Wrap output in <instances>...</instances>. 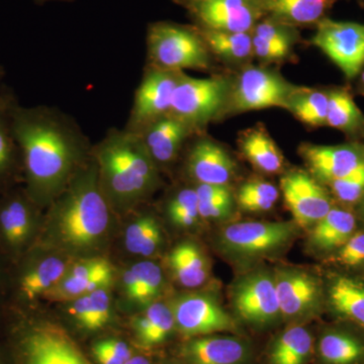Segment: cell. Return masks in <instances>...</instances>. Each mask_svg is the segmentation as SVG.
I'll list each match as a JSON object with an SVG mask.
<instances>
[{
    "instance_id": "45",
    "label": "cell",
    "mask_w": 364,
    "mask_h": 364,
    "mask_svg": "<svg viewBox=\"0 0 364 364\" xmlns=\"http://www.w3.org/2000/svg\"><path fill=\"white\" fill-rule=\"evenodd\" d=\"M109 265L111 264L107 260L102 259V258L83 260L74 265L67 275L74 277H90L93 273L100 272V270L104 269Z\"/></svg>"
},
{
    "instance_id": "22",
    "label": "cell",
    "mask_w": 364,
    "mask_h": 364,
    "mask_svg": "<svg viewBox=\"0 0 364 364\" xmlns=\"http://www.w3.org/2000/svg\"><path fill=\"white\" fill-rule=\"evenodd\" d=\"M339 0H261L264 16L293 26H316Z\"/></svg>"
},
{
    "instance_id": "36",
    "label": "cell",
    "mask_w": 364,
    "mask_h": 364,
    "mask_svg": "<svg viewBox=\"0 0 364 364\" xmlns=\"http://www.w3.org/2000/svg\"><path fill=\"white\" fill-rule=\"evenodd\" d=\"M162 243V232L152 215H143L132 223L124 233V245L130 253L151 256Z\"/></svg>"
},
{
    "instance_id": "14",
    "label": "cell",
    "mask_w": 364,
    "mask_h": 364,
    "mask_svg": "<svg viewBox=\"0 0 364 364\" xmlns=\"http://www.w3.org/2000/svg\"><path fill=\"white\" fill-rule=\"evenodd\" d=\"M280 189L299 226H314L332 208L325 189L315 177L303 170H294L282 177Z\"/></svg>"
},
{
    "instance_id": "42",
    "label": "cell",
    "mask_w": 364,
    "mask_h": 364,
    "mask_svg": "<svg viewBox=\"0 0 364 364\" xmlns=\"http://www.w3.org/2000/svg\"><path fill=\"white\" fill-rule=\"evenodd\" d=\"M253 57L261 65H270V64L282 63L289 61L294 56L293 50L287 49L282 46L273 44L253 35Z\"/></svg>"
},
{
    "instance_id": "17",
    "label": "cell",
    "mask_w": 364,
    "mask_h": 364,
    "mask_svg": "<svg viewBox=\"0 0 364 364\" xmlns=\"http://www.w3.org/2000/svg\"><path fill=\"white\" fill-rule=\"evenodd\" d=\"M251 355L247 341L228 335L193 337L179 348V356L186 364H248Z\"/></svg>"
},
{
    "instance_id": "3",
    "label": "cell",
    "mask_w": 364,
    "mask_h": 364,
    "mask_svg": "<svg viewBox=\"0 0 364 364\" xmlns=\"http://www.w3.org/2000/svg\"><path fill=\"white\" fill-rule=\"evenodd\" d=\"M53 203L50 231H56L62 245L74 251L95 247L107 234L109 203L98 181L97 163L91 154Z\"/></svg>"
},
{
    "instance_id": "19",
    "label": "cell",
    "mask_w": 364,
    "mask_h": 364,
    "mask_svg": "<svg viewBox=\"0 0 364 364\" xmlns=\"http://www.w3.org/2000/svg\"><path fill=\"white\" fill-rule=\"evenodd\" d=\"M28 257L14 280V296L21 306H32L65 277L67 264L61 258L48 256Z\"/></svg>"
},
{
    "instance_id": "16",
    "label": "cell",
    "mask_w": 364,
    "mask_h": 364,
    "mask_svg": "<svg viewBox=\"0 0 364 364\" xmlns=\"http://www.w3.org/2000/svg\"><path fill=\"white\" fill-rule=\"evenodd\" d=\"M299 155L318 181L331 182L353 171L364 161V148L358 145L322 146L306 143Z\"/></svg>"
},
{
    "instance_id": "27",
    "label": "cell",
    "mask_w": 364,
    "mask_h": 364,
    "mask_svg": "<svg viewBox=\"0 0 364 364\" xmlns=\"http://www.w3.org/2000/svg\"><path fill=\"white\" fill-rule=\"evenodd\" d=\"M168 262L174 277L182 287L193 289L202 286L208 279L207 258L195 243L178 244L169 254Z\"/></svg>"
},
{
    "instance_id": "15",
    "label": "cell",
    "mask_w": 364,
    "mask_h": 364,
    "mask_svg": "<svg viewBox=\"0 0 364 364\" xmlns=\"http://www.w3.org/2000/svg\"><path fill=\"white\" fill-rule=\"evenodd\" d=\"M189 11L200 28L222 32L251 33L264 18L261 0H207Z\"/></svg>"
},
{
    "instance_id": "8",
    "label": "cell",
    "mask_w": 364,
    "mask_h": 364,
    "mask_svg": "<svg viewBox=\"0 0 364 364\" xmlns=\"http://www.w3.org/2000/svg\"><path fill=\"white\" fill-rule=\"evenodd\" d=\"M296 234L291 222L234 223L223 229L219 242L227 255L253 259L282 250Z\"/></svg>"
},
{
    "instance_id": "26",
    "label": "cell",
    "mask_w": 364,
    "mask_h": 364,
    "mask_svg": "<svg viewBox=\"0 0 364 364\" xmlns=\"http://www.w3.org/2000/svg\"><path fill=\"white\" fill-rule=\"evenodd\" d=\"M328 298L335 313L364 328V282L353 277H336L328 289Z\"/></svg>"
},
{
    "instance_id": "41",
    "label": "cell",
    "mask_w": 364,
    "mask_h": 364,
    "mask_svg": "<svg viewBox=\"0 0 364 364\" xmlns=\"http://www.w3.org/2000/svg\"><path fill=\"white\" fill-rule=\"evenodd\" d=\"M333 193L341 202L353 203L364 196V161L353 171L331 182Z\"/></svg>"
},
{
    "instance_id": "18",
    "label": "cell",
    "mask_w": 364,
    "mask_h": 364,
    "mask_svg": "<svg viewBox=\"0 0 364 364\" xmlns=\"http://www.w3.org/2000/svg\"><path fill=\"white\" fill-rule=\"evenodd\" d=\"M274 282L282 317L301 318L317 308L321 289L313 275L284 268L277 272Z\"/></svg>"
},
{
    "instance_id": "49",
    "label": "cell",
    "mask_w": 364,
    "mask_h": 364,
    "mask_svg": "<svg viewBox=\"0 0 364 364\" xmlns=\"http://www.w3.org/2000/svg\"><path fill=\"white\" fill-rule=\"evenodd\" d=\"M126 364H152L149 359L142 355H133Z\"/></svg>"
},
{
    "instance_id": "50",
    "label": "cell",
    "mask_w": 364,
    "mask_h": 364,
    "mask_svg": "<svg viewBox=\"0 0 364 364\" xmlns=\"http://www.w3.org/2000/svg\"><path fill=\"white\" fill-rule=\"evenodd\" d=\"M4 76H6V71H4V67L0 65V93H1L4 88L6 87L4 85Z\"/></svg>"
},
{
    "instance_id": "2",
    "label": "cell",
    "mask_w": 364,
    "mask_h": 364,
    "mask_svg": "<svg viewBox=\"0 0 364 364\" xmlns=\"http://www.w3.org/2000/svg\"><path fill=\"white\" fill-rule=\"evenodd\" d=\"M91 154L97 163L102 193L114 207L135 205L159 186L156 163L138 134L112 129Z\"/></svg>"
},
{
    "instance_id": "4",
    "label": "cell",
    "mask_w": 364,
    "mask_h": 364,
    "mask_svg": "<svg viewBox=\"0 0 364 364\" xmlns=\"http://www.w3.org/2000/svg\"><path fill=\"white\" fill-rule=\"evenodd\" d=\"M9 350L14 364H91L63 328L28 313L11 323Z\"/></svg>"
},
{
    "instance_id": "5",
    "label": "cell",
    "mask_w": 364,
    "mask_h": 364,
    "mask_svg": "<svg viewBox=\"0 0 364 364\" xmlns=\"http://www.w3.org/2000/svg\"><path fill=\"white\" fill-rule=\"evenodd\" d=\"M151 66L164 70H208L213 56L198 28L169 21L152 23L147 33Z\"/></svg>"
},
{
    "instance_id": "11",
    "label": "cell",
    "mask_w": 364,
    "mask_h": 364,
    "mask_svg": "<svg viewBox=\"0 0 364 364\" xmlns=\"http://www.w3.org/2000/svg\"><path fill=\"white\" fill-rule=\"evenodd\" d=\"M183 73L148 66L136 88L126 130L140 133L153 122L170 114L174 91Z\"/></svg>"
},
{
    "instance_id": "10",
    "label": "cell",
    "mask_w": 364,
    "mask_h": 364,
    "mask_svg": "<svg viewBox=\"0 0 364 364\" xmlns=\"http://www.w3.org/2000/svg\"><path fill=\"white\" fill-rule=\"evenodd\" d=\"M37 207L25 188L4 193L0 198V247L14 261L23 257L33 247Z\"/></svg>"
},
{
    "instance_id": "39",
    "label": "cell",
    "mask_w": 364,
    "mask_h": 364,
    "mask_svg": "<svg viewBox=\"0 0 364 364\" xmlns=\"http://www.w3.org/2000/svg\"><path fill=\"white\" fill-rule=\"evenodd\" d=\"M252 33L262 39L269 41L273 44L282 46L293 51L294 46L301 41V33L298 28L272 20L267 16L258 21L257 25L253 28Z\"/></svg>"
},
{
    "instance_id": "38",
    "label": "cell",
    "mask_w": 364,
    "mask_h": 364,
    "mask_svg": "<svg viewBox=\"0 0 364 364\" xmlns=\"http://www.w3.org/2000/svg\"><path fill=\"white\" fill-rule=\"evenodd\" d=\"M170 221L177 227L189 228L200 219L195 188H184L172 196L167 205Z\"/></svg>"
},
{
    "instance_id": "21",
    "label": "cell",
    "mask_w": 364,
    "mask_h": 364,
    "mask_svg": "<svg viewBox=\"0 0 364 364\" xmlns=\"http://www.w3.org/2000/svg\"><path fill=\"white\" fill-rule=\"evenodd\" d=\"M195 134L188 124L168 114L153 122L138 135L153 161L159 167L173 162L186 141Z\"/></svg>"
},
{
    "instance_id": "30",
    "label": "cell",
    "mask_w": 364,
    "mask_h": 364,
    "mask_svg": "<svg viewBox=\"0 0 364 364\" xmlns=\"http://www.w3.org/2000/svg\"><path fill=\"white\" fill-rule=\"evenodd\" d=\"M318 353L324 364H364V342L350 333L331 330L320 337Z\"/></svg>"
},
{
    "instance_id": "46",
    "label": "cell",
    "mask_w": 364,
    "mask_h": 364,
    "mask_svg": "<svg viewBox=\"0 0 364 364\" xmlns=\"http://www.w3.org/2000/svg\"><path fill=\"white\" fill-rule=\"evenodd\" d=\"M124 287L127 296L131 301H139V291H140V284H139L138 277L133 268L127 270L124 273Z\"/></svg>"
},
{
    "instance_id": "31",
    "label": "cell",
    "mask_w": 364,
    "mask_h": 364,
    "mask_svg": "<svg viewBox=\"0 0 364 364\" xmlns=\"http://www.w3.org/2000/svg\"><path fill=\"white\" fill-rule=\"evenodd\" d=\"M136 340L144 347H154L166 341L176 329L171 309L161 303L152 304L133 322Z\"/></svg>"
},
{
    "instance_id": "13",
    "label": "cell",
    "mask_w": 364,
    "mask_h": 364,
    "mask_svg": "<svg viewBox=\"0 0 364 364\" xmlns=\"http://www.w3.org/2000/svg\"><path fill=\"white\" fill-rule=\"evenodd\" d=\"M232 299L237 314L250 324L268 325L282 317L274 277L268 272L251 273L239 280Z\"/></svg>"
},
{
    "instance_id": "35",
    "label": "cell",
    "mask_w": 364,
    "mask_h": 364,
    "mask_svg": "<svg viewBox=\"0 0 364 364\" xmlns=\"http://www.w3.org/2000/svg\"><path fill=\"white\" fill-rule=\"evenodd\" d=\"M112 277L114 274L112 265L93 273L90 277H74L66 275L56 286L46 293L43 299L53 301H74L98 289L109 287L112 284Z\"/></svg>"
},
{
    "instance_id": "34",
    "label": "cell",
    "mask_w": 364,
    "mask_h": 364,
    "mask_svg": "<svg viewBox=\"0 0 364 364\" xmlns=\"http://www.w3.org/2000/svg\"><path fill=\"white\" fill-rule=\"evenodd\" d=\"M327 126L346 134L364 131V116L348 91L337 88L329 90Z\"/></svg>"
},
{
    "instance_id": "51",
    "label": "cell",
    "mask_w": 364,
    "mask_h": 364,
    "mask_svg": "<svg viewBox=\"0 0 364 364\" xmlns=\"http://www.w3.org/2000/svg\"><path fill=\"white\" fill-rule=\"evenodd\" d=\"M359 90L364 93V69L360 72V78H359Z\"/></svg>"
},
{
    "instance_id": "25",
    "label": "cell",
    "mask_w": 364,
    "mask_h": 364,
    "mask_svg": "<svg viewBox=\"0 0 364 364\" xmlns=\"http://www.w3.org/2000/svg\"><path fill=\"white\" fill-rule=\"evenodd\" d=\"M198 28L212 56L217 57L225 64L242 68L254 58L252 32H222Z\"/></svg>"
},
{
    "instance_id": "47",
    "label": "cell",
    "mask_w": 364,
    "mask_h": 364,
    "mask_svg": "<svg viewBox=\"0 0 364 364\" xmlns=\"http://www.w3.org/2000/svg\"><path fill=\"white\" fill-rule=\"evenodd\" d=\"M92 354L95 356V360L97 364H126L124 361L122 360L116 355L112 354L111 352L107 351L98 342L95 343L92 346Z\"/></svg>"
},
{
    "instance_id": "28",
    "label": "cell",
    "mask_w": 364,
    "mask_h": 364,
    "mask_svg": "<svg viewBox=\"0 0 364 364\" xmlns=\"http://www.w3.org/2000/svg\"><path fill=\"white\" fill-rule=\"evenodd\" d=\"M355 217L339 208H332L325 217L314 225L311 243L320 250L341 247L355 230Z\"/></svg>"
},
{
    "instance_id": "1",
    "label": "cell",
    "mask_w": 364,
    "mask_h": 364,
    "mask_svg": "<svg viewBox=\"0 0 364 364\" xmlns=\"http://www.w3.org/2000/svg\"><path fill=\"white\" fill-rule=\"evenodd\" d=\"M26 195L37 205L52 203L85 164L87 141L70 117L53 107H21L11 112Z\"/></svg>"
},
{
    "instance_id": "29",
    "label": "cell",
    "mask_w": 364,
    "mask_h": 364,
    "mask_svg": "<svg viewBox=\"0 0 364 364\" xmlns=\"http://www.w3.org/2000/svg\"><path fill=\"white\" fill-rule=\"evenodd\" d=\"M312 334L303 326H291L273 341L270 364H306L312 355Z\"/></svg>"
},
{
    "instance_id": "43",
    "label": "cell",
    "mask_w": 364,
    "mask_h": 364,
    "mask_svg": "<svg viewBox=\"0 0 364 364\" xmlns=\"http://www.w3.org/2000/svg\"><path fill=\"white\" fill-rule=\"evenodd\" d=\"M200 217L207 220L226 219L233 210V195L232 191L225 195L215 196L210 200H198Z\"/></svg>"
},
{
    "instance_id": "53",
    "label": "cell",
    "mask_w": 364,
    "mask_h": 364,
    "mask_svg": "<svg viewBox=\"0 0 364 364\" xmlns=\"http://www.w3.org/2000/svg\"><path fill=\"white\" fill-rule=\"evenodd\" d=\"M356 1H358L360 6H363L364 4V0H356Z\"/></svg>"
},
{
    "instance_id": "32",
    "label": "cell",
    "mask_w": 364,
    "mask_h": 364,
    "mask_svg": "<svg viewBox=\"0 0 364 364\" xmlns=\"http://www.w3.org/2000/svg\"><path fill=\"white\" fill-rule=\"evenodd\" d=\"M328 102L327 90L301 86L287 105L286 111L306 127L318 128L327 126Z\"/></svg>"
},
{
    "instance_id": "52",
    "label": "cell",
    "mask_w": 364,
    "mask_h": 364,
    "mask_svg": "<svg viewBox=\"0 0 364 364\" xmlns=\"http://www.w3.org/2000/svg\"><path fill=\"white\" fill-rule=\"evenodd\" d=\"M0 364H14L13 360L11 361V363H7L6 359H4V354L0 352Z\"/></svg>"
},
{
    "instance_id": "55",
    "label": "cell",
    "mask_w": 364,
    "mask_h": 364,
    "mask_svg": "<svg viewBox=\"0 0 364 364\" xmlns=\"http://www.w3.org/2000/svg\"><path fill=\"white\" fill-rule=\"evenodd\" d=\"M166 364H170V363H166Z\"/></svg>"
},
{
    "instance_id": "40",
    "label": "cell",
    "mask_w": 364,
    "mask_h": 364,
    "mask_svg": "<svg viewBox=\"0 0 364 364\" xmlns=\"http://www.w3.org/2000/svg\"><path fill=\"white\" fill-rule=\"evenodd\" d=\"M132 268L136 272L140 284L138 303H149L151 299L156 298L160 294L164 284L161 268L156 263L151 261L136 263Z\"/></svg>"
},
{
    "instance_id": "54",
    "label": "cell",
    "mask_w": 364,
    "mask_h": 364,
    "mask_svg": "<svg viewBox=\"0 0 364 364\" xmlns=\"http://www.w3.org/2000/svg\"><path fill=\"white\" fill-rule=\"evenodd\" d=\"M363 213L364 214V196H363Z\"/></svg>"
},
{
    "instance_id": "6",
    "label": "cell",
    "mask_w": 364,
    "mask_h": 364,
    "mask_svg": "<svg viewBox=\"0 0 364 364\" xmlns=\"http://www.w3.org/2000/svg\"><path fill=\"white\" fill-rule=\"evenodd\" d=\"M301 88V85L289 82L275 68L248 64L232 78L224 119L272 107L287 109Z\"/></svg>"
},
{
    "instance_id": "9",
    "label": "cell",
    "mask_w": 364,
    "mask_h": 364,
    "mask_svg": "<svg viewBox=\"0 0 364 364\" xmlns=\"http://www.w3.org/2000/svg\"><path fill=\"white\" fill-rule=\"evenodd\" d=\"M311 44L335 64L346 78L364 69V23L325 18L315 26Z\"/></svg>"
},
{
    "instance_id": "48",
    "label": "cell",
    "mask_w": 364,
    "mask_h": 364,
    "mask_svg": "<svg viewBox=\"0 0 364 364\" xmlns=\"http://www.w3.org/2000/svg\"><path fill=\"white\" fill-rule=\"evenodd\" d=\"M174 1L182 6L186 7L189 11V9L198 6V4H202L203 1H207V0H174Z\"/></svg>"
},
{
    "instance_id": "24",
    "label": "cell",
    "mask_w": 364,
    "mask_h": 364,
    "mask_svg": "<svg viewBox=\"0 0 364 364\" xmlns=\"http://www.w3.org/2000/svg\"><path fill=\"white\" fill-rule=\"evenodd\" d=\"M16 102L13 93L4 87L0 93V191L7 189L18 172L23 174L20 149L11 124V112Z\"/></svg>"
},
{
    "instance_id": "44",
    "label": "cell",
    "mask_w": 364,
    "mask_h": 364,
    "mask_svg": "<svg viewBox=\"0 0 364 364\" xmlns=\"http://www.w3.org/2000/svg\"><path fill=\"white\" fill-rule=\"evenodd\" d=\"M336 260L346 267H356L364 263V233L351 236L337 253Z\"/></svg>"
},
{
    "instance_id": "33",
    "label": "cell",
    "mask_w": 364,
    "mask_h": 364,
    "mask_svg": "<svg viewBox=\"0 0 364 364\" xmlns=\"http://www.w3.org/2000/svg\"><path fill=\"white\" fill-rule=\"evenodd\" d=\"M71 314L86 331H97L104 328L111 317V298L107 287L74 299Z\"/></svg>"
},
{
    "instance_id": "7",
    "label": "cell",
    "mask_w": 364,
    "mask_h": 364,
    "mask_svg": "<svg viewBox=\"0 0 364 364\" xmlns=\"http://www.w3.org/2000/svg\"><path fill=\"white\" fill-rule=\"evenodd\" d=\"M231 83L228 76L196 78L183 73L174 91L170 114L200 133L208 124L224 119Z\"/></svg>"
},
{
    "instance_id": "20",
    "label": "cell",
    "mask_w": 364,
    "mask_h": 364,
    "mask_svg": "<svg viewBox=\"0 0 364 364\" xmlns=\"http://www.w3.org/2000/svg\"><path fill=\"white\" fill-rule=\"evenodd\" d=\"M188 172L198 184L229 186L236 173V162L226 148L213 139L200 136L189 150Z\"/></svg>"
},
{
    "instance_id": "37",
    "label": "cell",
    "mask_w": 364,
    "mask_h": 364,
    "mask_svg": "<svg viewBox=\"0 0 364 364\" xmlns=\"http://www.w3.org/2000/svg\"><path fill=\"white\" fill-rule=\"evenodd\" d=\"M279 196V188L274 184L263 181H250L242 184L239 188L237 203L246 212H267L277 203Z\"/></svg>"
},
{
    "instance_id": "23",
    "label": "cell",
    "mask_w": 364,
    "mask_h": 364,
    "mask_svg": "<svg viewBox=\"0 0 364 364\" xmlns=\"http://www.w3.org/2000/svg\"><path fill=\"white\" fill-rule=\"evenodd\" d=\"M238 144L243 156L258 171L275 174L284 168V155L263 124L242 131Z\"/></svg>"
},
{
    "instance_id": "12",
    "label": "cell",
    "mask_w": 364,
    "mask_h": 364,
    "mask_svg": "<svg viewBox=\"0 0 364 364\" xmlns=\"http://www.w3.org/2000/svg\"><path fill=\"white\" fill-rule=\"evenodd\" d=\"M176 328L186 338L234 331V318L215 299L205 294H186L176 299L171 308Z\"/></svg>"
}]
</instances>
